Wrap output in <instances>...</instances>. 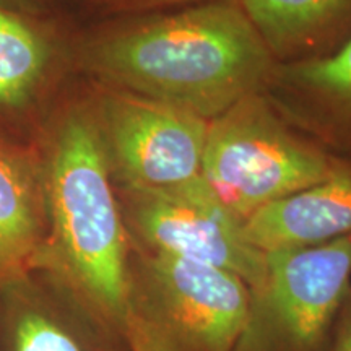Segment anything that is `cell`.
<instances>
[{"label":"cell","mask_w":351,"mask_h":351,"mask_svg":"<svg viewBox=\"0 0 351 351\" xmlns=\"http://www.w3.org/2000/svg\"><path fill=\"white\" fill-rule=\"evenodd\" d=\"M44 238L41 153L0 137V289L32 274Z\"/></svg>","instance_id":"cell-11"},{"label":"cell","mask_w":351,"mask_h":351,"mask_svg":"<svg viewBox=\"0 0 351 351\" xmlns=\"http://www.w3.org/2000/svg\"><path fill=\"white\" fill-rule=\"evenodd\" d=\"M263 95L289 125L351 163V39L319 59L276 64Z\"/></svg>","instance_id":"cell-9"},{"label":"cell","mask_w":351,"mask_h":351,"mask_svg":"<svg viewBox=\"0 0 351 351\" xmlns=\"http://www.w3.org/2000/svg\"><path fill=\"white\" fill-rule=\"evenodd\" d=\"M0 351H132L49 278L32 271L0 289Z\"/></svg>","instance_id":"cell-8"},{"label":"cell","mask_w":351,"mask_h":351,"mask_svg":"<svg viewBox=\"0 0 351 351\" xmlns=\"http://www.w3.org/2000/svg\"><path fill=\"white\" fill-rule=\"evenodd\" d=\"M127 340H129L132 351H168L165 346H161L160 343H156V341L147 339L143 335L130 333V335H127Z\"/></svg>","instance_id":"cell-16"},{"label":"cell","mask_w":351,"mask_h":351,"mask_svg":"<svg viewBox=\"0 0 351 351\" xmlns=\"http://www.w3.org/2000/svg\"><path fill=\"white\" fill-rule=\"evenodd\" d=\"M276 64L319 59L351 39V0H236Z\"/></svg>","instance_id":"cell-12"},{"label":"cell","mask_w":351,"mask_h":351,"mask_svg":"<svg viewBox=\"0 0 351 351\" xmlns=\"http://www.w3.org/2000/svg\"><path fill=\"white\" fill-rule=\"evenodd\" d=\"M103 5L116 8V10L150 13L160 10H169V8H179L195 3L213 2V0H98Z\"/></svg>","instance_id":"cell-14"},{"label":"cell","mask_w":351,"mask_h":351,"mask_svg":"<svg viewBox=\"0 0 351 351\" xmlns=\"http://www.w3.org/2000/svg\"><path fill=\"white\" fill-rule=\"evenodd\" d=\"M339 163L257 93L208 122L200 176L244 223L271 202L326 179Z\"/></svg>","instance_id":"cell-3"},{"label":"cell","mask_w":351,"mask_h":351,"mask_svg":"<svg viewBox=\"0 0 351 351\" xmlns=\"http://www.w3.org/2000/svg\"><path fill=\"white\" fill-rule=\"evenodd\" d=\"M101 86L145 96L213 121L263 93L275 59L236 0L140 13L80 47Z\"/></svg>","instance_id":"cell-1"},{"label":"cell","mask_w":351,"mask_h":351,"mask_svg":"<svg viewBox=\"0 0 351 351\" xmlns=\"http://www.w3.org/2000/svg\"><path fill=\"white\" fill-rule=\"evenodd\" d=\"M328 351H351V287L340 307Z\"/></svg>","instance_id":"cell-15"},{"label":"cell","mask_w":351,"mask_h":351,"mask_svg":"<svg viewBox=\"0 0 351 351\" xmlns=\"http://www.w3.org/2000/svg\"><path fill=\"white\" fill-rule=\"evenodd\" d=\"M251 289L238 275L132 245L127 335L168 351H232Z\"/></svg>","instance_id":"cell-4"},{"label":"cell","mask_w":351,"mask_h":351,"mask_svg":"<svg viewBox=\"0 0 351 351\" xmlns=\"http://www.w3.org/2000/svg\"><path fill=\"white\" fill-rule=\"evenodd\" d=\"M59 49L36 21L0 5V112L32 108L49 86Z\"/></svg>","instance_id":"cell-13"},{"label":"cell","mask_w":351,"mask_h":351,"mask_svg":"<svg viewBox=\"0 0 351 351\" xmlns=\"http://www.w3.org/2000/svg\"><path fill=\"white\" fill-rule=\"evenodd\" d=\"M245 238L267 254L311 247L351 234V163L322 181L271 202L243 223Z\"/></svg>","instance_id":"cell-10"},{"label":"cell","mask_w":351,"mask_h":351,"mask_svg":"<svg viewBox=\"0 0 351 351\" xmlns=\"http://www.w3.org/2000/svg\"><path fill=\"white\" fill-rule=\"evenodd\" d=\"M351 287V234L265 254L247 319L232 351H328Z\"/></svg>","instance_id":"cell-5"},{"label":"cell","mask_w":351,"mask_h":351,"mask_svg":"<svg viewBox=\"0 0 351 351\" xmlns=\"http://www.w3.org/2000/svg\"><path fill=\"white\" fill-rule=\"evenodd\" d=\"M116 192L135 249L228 270L249 288L262 282L265 254L202 176L168 187L116 186Z\"/></svg>","instance_id":"cell-6"},{"label":"cell","mask_w":351,"mask_h":351,"mask_svg":"<svg viewBox=\"0 0 351 351\" xmlns=\"http://www.w3.org/2000/svg\"><path fill=\"white\" fill-rule=\"evenodd\" d=\"M88 101L116 186L168 187L200 176L208 121L109 86Z\"/></svg>","instance_id":"cell-7"},{"label":"cell","mask_w":351,"mask_h":351,"mask_svg":"<svg viewBox=\"0 0 351 351\" xmlns=\"http://www.w3.org/2000/svg\"><path fill=\"white\" fill-rule=\"evenodd\" d=\"M39 153L46 238L33 271L127 337L132 244L90 101L56 117Z\"/></svg>","instance_id":"cell-2"}]
</instances>
